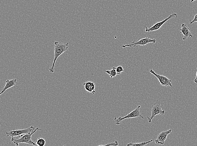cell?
Segmentation results:
<instances>
[{"instance_id": "cell-1", "label": "cell", "mask_w": 197, "mask_h": 146, "mask_svg": "<svg viewBox=\"0 0 197 146\" xmlns=\"http://www.w3.org/2000/svg\"><path fill=\"white\" fill-rule=\"evenodd\" d=\"M69 44V42L65 44L63 43L60 42H55L54 59L52 66L49 68V70L50 73H54L55 65L57 60L58 59L59 57L61 55L68 50Z\"/></svg>"}, {"instance_id": "cell-2", "label": "cell", "mask_w": 197, "mask_h": 146, "mask_svg": "<svg viewBox=\"0 0 197 146\" xmlns=\"http://www.w3.org/2000/svg\"><path fill=\"white\" fill-rule=\"evenodd\" d=\"M33 130L31 133L25 134V135H21L18 136L20 137V138L16 139V138H14L12 139H11V141L17 146H19L20 143H26L30 145H36V144L32 140V135L35 134L37 131H41V129H40L39 128H37L35 129V130Z\"/></svg>"}, {"instance_id": "cell-3", "label": "cell", "mask_w": 197, "mask_h": 146, "mask_svg": "<svg viewBox=\"0 0 197 146\" xmlns=\"http://www.w3.org/2000/svg\"><path fill=\"white\" fill-rule=\"evenodd\" d=\"M162 107V105L161 104L160 101L159 100H157V101L153 104L151 109L152 115L150 117L147 116L149 123H151L152 120L155 117L158 116L159 115H162L165 114V111L163 110Z\"/></svg>"}, {"instance_id": "cell-4", "label": "cell", "mask_w": 197, "mask_h": 146, "mask_svg": "<svg viewBox=\"0 0 197 146\" xmlns=\"http://www.w3.org/2000/svg\"><path fill=\"white\" fill-rule=\"evenodd\" d=\"M141 107V105H139L136 109L132 111L130 113L128 114V115H126L125 116L123 117L120 116L118 117V118H117L116 117H115L114 118V121L115 124L116 125H120L122 121L126 120V119L132 118H138V117H141L142 118H144V117L142 115L140 112Z\"/></svg>"}, {"instance_id": "cell-5", "label": "cell", "mask_w": 197, "mask_h": 146, "mask_svg": "<svg viewBox=\"0 0 197 146\" xmlns=\"http://www.w3.org/2000/svg\"><path fill=\"white\" fill-rule=\"evenodd\" d=\"M156 42V39L155 38H150L149 37L142 38V39H138L137 40H134L131 42L128 43L126 44L122 45L121 46L123 48H125L126 47H133L136 46H145L147 44L149 43H152V44H155Z\"/></svg>"}, {"instance_id": "cell-6", "label": "cell", "mask_w": 197, "mask_h": 146, "mask_svg": "<svg viewBox=\"0 0 197 146\" xmlns=\"http://www.w3.org/2000/svg\"><path fill=\"white\" fill-rule=\"evenodd\" d=\"M178 16L177 14L174 13L170 15V16H168L167 18L165 19L164 20H163L162 21H158L155 24H153V25L152 26L149 28L146 27L145 28V31L148 32H152L155 31H157L159 30L162 27V26L167 22L168 20L170 19H172L173 18H177Z\"/></svg>"}, {"instance_id": "cell-7", "label": "cell", "mask_w": 197, "mask_h": 146, "mask_svg": "<svg viewBox=\"0 0 197 146\" xmlns=\"http://www.w3.org/2000/svg\"><path fill=\"white\" fill-rule=\"evenodd\" d=\"M35 128L33 126H31L28 128L23 129L22 130H16L14 129V130L6 132V135L7 136H11V139L13 138L14 137L19 136L23 134H28L31 133L33 130L35 129Z\"/></svg>"}, {"instance_id": "cell-8", "label": "cell", "mask_w": 197, "mask_h": 146, "mask_svg": "<svg viewBox=\"0 0 197 146\" xmlns=\"http://www.w3.org/2000/svg\"><path fill=\"white\" fill-rule=\"evenodd\" d=\"M149 72L152 74L153 75H154V76H156L158 78L159 83L161 86H164L172 87V80L169 78H167L166 76L157 74L152 69H151L150 70Z\"/></svg>"}, {"instance_id": "cell-9", "label": "cell", "mask_w": 197, "mask_h": 146, "mask_svg": "<svg viewBox=\"0 0 197 146\" xmlns=\"http://www.w3.org/2000/svg\"><path fill=\"white\" fill-rule=\"evenodd\" d=\"M172 130L169 129L167 131H164L158 134L157 136V139L155 140V143L158 145L164 144L165 141L167 139V136L169 134L172 133Z\"/></svg>"}, {"instance_id": "cell-10", "label": "cell", "mask_w": 197, "mask_h": 146, "mask_svg": "<svg viewBox=\"0 0 197 146\" xmlns=\"http://www.w3.org/2000/svg\"><path fill=\"white\" fill-rule=\"evenodd\" d=\"M180 31L184 35L183 37V40H185L187 38L189 39L193 37L190 29L186 24H182L181 29L180 30Z\"/></svg>"}, {"instance_id": "cell-11", "label": "cell", "mask_w": 197, "mask_h": 146, "mask_svg": "<svg viewBox=\"0 0 197 146\" xmlns=\"http://www.w3.org/2000/svg\"><path fill=\"white\" fill-rule=\"evenodd\" d=\"M83 85L84 86L85 90L89 93H92L93 94L96 93V92L95 91L96 85L95 82L93 81H88L84 82Z\"/></svg>"}, {"instance_id": "cell-12", "label": "cell", "mask_w": 197, "mask_h": 146, "mask_svg": "<svg viewBox=\"0 0 197 146\" xmlns=\"http://www.w3.org/2000/svg\"><path fill=\"white\" fill-rule=\"evenodd\" d=\"M6 85H5L4 89L2 90V92H0V96L3 94L6 90L16 85L17 83V79L16 78H14V79H12V80H6Z\"/></svg>"}, {"instance_id": "cell-13", "label": "cell", "mask_w": 197, "mask_h": 146, "mask_svg": "<svg viewBox=\"0 0 197 146\" xmlns=\"http://www.w3.org/2000/svg\"><path fill=\"white\" fill-rule=\"evenodd\" d=\"M105 72H106L108 74L109 76H110V78H112L116 77L117 75L116 69H115V67H112L111 70H107L105 71Z\"/></svg>"}, {"instance_id": "cell-14", "label": "cell", "mask_w": 197, "mask_h": 146, "mask_svg": "<svg viewBox=\"0 0 197 146\" xmlns=\"http://www.w3.org/2000/svg\"><path fill=\"white\" fill-rule=\"evenodd\" d=\"M153 141L152 139V140L149 141H144V142L141 143H130L128 144L127 145L128 146H144L152 142Z\"/></svg>"}, {"instance_id": "cell-15", "label": "cell", "mask_w": 197, "mask_h": 146, "mask_svg": "<svg viewBox=\"0 0 197 146\" xmlns=\"http://www.w3.org/2000/svg\"><path fill=\"white\" fill-rule=\"evenodd\" d=\"M36 145L39 146H44L46 144L45 140L44 138H39L36 141Z\"/></svg>"}, {"instance_id": "cell-16", "label": "cell", "mask_w": 197, "mask_h": 146, "mask_svg": "<svg viewBox=\"0 0 197 146\" xmlns=\"http://www.w3.org/2000/svg\"><path fill=\"white\" fill-rule=\"evenodd\" d=\"M117 75H120L121 73L122 72H124V67L121 66H118L117 67H115Z\"/></svg>"}, {"instance_id": "cell-17", "label": "cell", "mask_w": 197, "mask_h": 146, "mask_svg": "<svg viewBox=\"0 0 197 146\" xmlns=\"http://www.w3.org/2000/svg\"><path fill=\"white\" fill-rule=\"evenodd\" d=\"M119 145L118 141H114V142H109V143H108V144H102L99 145H98V146H117Z\"/></svg>"}, {"instance_id": "cell-18", "label": "cell", "mask_w": 197, "mask_h": 146, "mask_svg": "<svg viewBox=\"0 0 197 146\" xmlns=\"http://www.w3.org/2000/svg\"><path fill=\"white\" fill-rule=\"evenodd\" d=\"M197 22V14L195 15L194 18H193V20H192V21L189 20V24H192V23H194V22Z\"/></svg>"}, {"instance_id": "cell-19", "label": "cell", "mask_w": 197, "mask_h": 146, "mask_svg": "<svg viewBox=\"0 0 197 146\" xmlns=\"http://www.w3.org/2000/svg\"><path fill=\"white\" fill-rule=\"evenodd\" d=\"M194 82L195 83H197V71L196 72V77L195 78L194 80Z\"/></svg>"}, {"instance_id": "cell-20", "label": "cell", "mask_w": 197, "mask_h": 146, "mask_svg": "<svg viewBox=\"0 0 197 146\" xmlns=\"http://www.w3.org/2000/svg\"><path fill=\"white\" fill-rule=\"evenodd\" d=\"M197 1V0H191V2H193L194 1Z\"/></svg>"}]
</instances>
